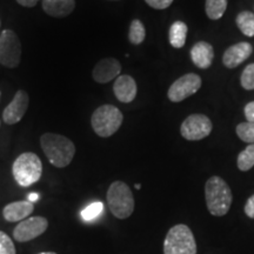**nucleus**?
Masks as SVG:
<instances>
[{"label":"nucleus","instance_id":"nucleus-1","mask_svg":"<svg viewBox=\"0 0 254 254\" xmlns=\"http://www.w3.org/2000/svg\"><path fill=\"white\" fill-rule=\"evenodd\" d=\"M40 145L50 163L58 168L68 166L74 158L75 146L67 136L45 133L41 135Z\"/></svg>","mask_w":254,"mask_h":254},{"label":"nucleus","instance_id":"nucleus-2","mask_svg":"<svg viewBox=\"0 0 254 254\" xmlns=\"http://www.w3.org/2000/svg\"><path fill=\"white\" fill-rule=\"evenodd\" d=\"M205 199L209 213L214 217H222L230 211L233 195L227 183L222 178L214 176L205 184Z\"/></svg>","mask_w":254,"mask_h":254},{"label":"nucleus","instance_id":"nucleus-3","mask_svg":"<svg viewBox=\"0 0 254 254\" xmlns=\"http://www.w3.org/2000/svg\"><path fill=\"white\" fill-rule=\"evenodd\" d=\"M14 180L19 186L28 187L40 180L43 174V164L36 153L25 152L15 159L12 166Z\"/></svg>","mask_w":254,"mask_h":254},{"label":"nucleus","instance_id":"nucleus-4","mask_svg":"<svg viewBox=\"0 0 254 254\" xmlns=\"http://www.w3.org/2000/svg\"><path fill=\"white\" fill-rule=\"evenodd\" d=\"M107 204L110 211L118 219H127L134 211V198L127 184L114 182L107 190Z\"/></svg>","mask_w":254,"mask_h":254},{"label":"nucleus","instance_id":"nucleus-5","mask_svg":"<svg viewBox=\"0 0 254 254\" xmlns=\"http://www.w3.org/2000/svg\"><path fill=\"white\" fill-rule=\"evenodd\" d=\"M123 120V113L118 107L113 105H103L92 114L91 124L92 128L98 135L101 138H109L120 128Z\"/></svg>","mask_w":254,"mask_h":254},{"label":"nucleus","instance_id":"nucleus-6","mask_svg":"<svg viewBox=\"0 0 254 254\" xmlns=\"http://www.w3.org/2000/svg\"><path fill=\"white\" fill-rule=\"evenodd\" d=\"M164 254H196L195 239L189 226L179 224L167 232Z\"/></svg>","mask_w":254,"mask_h":254},{"label":"nucleus","instance_id":"nucleus-7","mask_svg":"<svg viewBox=\"0 0 254 254\" xmlns=\"http://www.w3.org/2000/svg\"><path fill=\"white\" fill-rule=\"evenodd\" d=\"M21 59V44L15 32L5 30L0 34V64L5 67H18Z\"/></svg>","mask_w":254,"mask_h":254},{"label":"nucleus","instance_id":"nucleus-8","mask_svg":"<svg viewBox=\"0 0 254 254\" xmlns=\"http://www.w3.org/2000/svg\"><path fill=\"white\" fill-rule=\"evenodd\" d=\"M212 122L205 114H190L184 120L182 126H180V133H182L183 138L190 141H198L202 140L211 134Z\"/></svg>","mask_w":254,"mask_h":254},{"label":"nucleus","instance_id":"nucleus-9","mask_svg":"<svg viewBox=\"0 0 254 254\" xmlns=\"http://www.w3.org/2000/svg\"><path fill=\"white\" fill-rule=\"evenodd\" d=\"M201 78L195 73L183 75L171 85L167 91V97L172 103H182L186 98L195 94L201 87Z\"/></svg>","mask_w":254,"mask_h":254},{"label":"nucleus","instance_id":"nucleus-10","mask_svg":"<svg viewBox=\"0 0 254 254\" xmlns=\"http://www.w3.org/2000/svg\"><path fill=\"white\" fill-rule=\"evenodd\" d=\"M49 227V221L44 217H31L20 221L13 231V238L18 243H27L40 237Z\"/></svg>","mask_w":254,"mask_h":254},{"label":"nucleus","instance_id":"nucleus-11","mask_svg":"<svg viewBox=\"0 0 254 254\" xmlns=\"http://www.w3.org/2000/svg\"><path fill=\"white\" fill-rule=\"evenodd\" d=\"M28 104H30L28 94L24 90H19L14 94V98L8 104V106L2 112V119H4L5 124L14 125V124L20 122L26 113Z\"/></svg>","mask_w":254,"mask_h":254},{"label":"nucleus","instance_id":"nucleus-12","mask_svg":"<svg viewBox=\"0 0 254 254\" xmlns=\"http://www.w3.org/2000/svg\"><path fill=\"white\" fill-rule=\"evenodd\" d=\"M122 72V64L114 58L101 59L92 71V77L99 84H107L117 79Z\"/></svg>","mask_w":254,"mask_h":254},{"label":"nucleus","instance_id":"nucleus-13","mask_svg":"<svg viewBox=\"0 0 254 254\" xmlns=\"http://www.w3.org/2000/svg\"><path fill=\"white\" fill-rule=\"evenodd\" d=\"M253 52V46L250 43L243 41V43L234 44L225 51L222 56V64L227 68H236L240 64L250 58Z\"/></svg>","mask_w":254,"mask_h":254},{"label":"nucleus","instance_id":"nucleus-14","mask_svg":"<svg viewBox=\"0 0 254 254\" xmlns=\"http://www.w3.org/2000/svg\"><path fill=\"white\" fill-rule=\"evenodd\" d=\"M113 92L114 95L117 97V99L122 101V103H132V101L135 99L136 92H138L136 82L131 75H119V77L116 79V81H114Z\"/></svg>","mask_w":254,"mask_h":254},{"label":"nucleus","instance_id":"nucleus-15","mask_svg":"<svg viewBox=\"0 0 254 254\" xmlns=\"http://www.w3.org/2000/svg\"><path fill=\"white\" fill-rule=\"evenodd\" d=\"M214 58V50L211 44L199 41L190 49V59L196 67L206 69L212 65Z\"/></svg>","mask_w":254,"mask_h":254},{"label":"nucleus","instance_id":"nucleus-16","mask_svg":"<svg viewBox=\"0 0 254 254\" xmlns=\"http://www.w3.org/2000/svg\"><path fill=\"white\" fill-rule=\"evenodd\" d=\"M34 211V205L28 200L25 201H14L7 204L2 209L4 219L8 222H18L27 219L32 212Z\"/></svg>","mask_w":254,"mask_h":254},{"label":"nucleus","instance_id":"nucleus-17","mask_svg":"<svg viewBox=\"0 0 254 254\" xmlns=\"http://www.w3.org/2000/svg\"><path fill=\"white\" fill-rule=\"evenodd\" d=\"M46 14L55 18L67 17L75 7V0H41Z\"/></svg>","mask_w":254,"mask_h":254},{"label":"nucleus","instance_id":"nucleus-18","mask_svg":"<svg viewBox=\"0 0 254 254\" xmlns=\"http://www.w3.org/2000/svg\"><path fill=\"white\" fill-rule=\"evenodd\" d=\"M187 25L184 21H174L168 31V40L174 49H183L187 37Z\"/></svg>","mask_w":254,"mask_h":254},{"label":"nucleus","instance_id":"nucleus-19","mask_svg":"<svg viewBox=\"0 0 254 254\" xmlns=\"http://www.w3.org/2000/svg\"><path fill=\"white\" fill-rule=\"evenodd\" d=\"M236 24L241 33L246 37H254V13L251 11H243L237 15Z\"/></svg>","mask_w":254,"mask_h":254},{"label":"nucleus","instance_id":"nucleus-20","mask_svg":"<svg viewBox=\"0 0 254 254\" xmlns=\"http://www.w3.org/2000/svg\"><path fill=\"white\" fill-rule=\"evenodd\" d=\"M227 8V0H206L205 12L211 20H218Z\"/></svg>","mask_w":254,"mask_h":254},{"label":"nucleus","instance_id":"nucleus-21","mask_svg":"<svg viewBox=\"0 0 254 254\" xmlns=\"http://www.w3.org/2000/svg\"><path fill=\"white\" fill-rule=\"evenodd\" d=\"M238 168L243 172H247L254 166V144H250L238 155Z\"/></svg>","mask_w":254,"mask_h":254},{"label":"nucleus","instance_id":"nucleus-22","mask_svg":"<svg viewBox=\"0 0 254 254\" xmlns=\"http://www.w3.org/2000/svg\"><path fill=\"white\" fill-rule=\"evenodd\" d=\"M145 37L146 30L144 24L139 19L132 20L128 31V40L131 41V44H133V45H140L142 41L145 40Z\"/></svg>","mask_w":254,"mask_h":254},{"label":"nucleus","instance_id":"nucleus-23","mask_svg":"<svg viewBox=\"0 0 254 254\" xmlns=\"http://www.w3.org/2000/svg\"><path fill=\"white\" fill-rule=\"evenodd\" d=\"M236 132L240 140L249 142V144H254V123H241L237 126Z\"/></svg>","mask_w":254,"mask_h":254},{"label":"nucleus","instance_id":"nucleus-24","mask_svg":"<svg viewBox=\"0 0 254 254\" xmlns=\"http://www.w3.org/2000/svg\"><path fill=\"white\" fill-rule=\"evenodd\" d=\"M104 212V204L100 201L92 202L87 206L86 208L82 209L81 212V218L85 221H93L94 219H97L99 215Z\"/></svg>","mask_w":254,"mask_h":254},{"label":"nucleus","instance_id":"nucleus-25","mask_svg":"<svg viewBox=\"0 0 254 254\" xmlns=\"http://www.w3.org/2000/svg\"><path fill=\"white\" fill-rule=\"evenodd\" d=\"M240 84L246 91L254 90V63L247 65L241 73Z\"/></svg>","mask_w":254,"mask_h":254},{"label":"nucleus","instance_id":"nucleus-26","mask_svg":"<svg viewBox=\"0 0 254 254\" xmlns=\"http://www.w3.org/2000/svg\"><path fill=\"white\" fill-rule=\"evenodd\" d=\"M0 254H15L13 241L2 231H0Z\"/></svg>","mask_w":254,"mask_h":254},{"label":"nucleus","instance_id":"nucleus-27","mask_svg":"<svg viewBox=\"0 0 254 254\" xmlns=\"http://www.w3.org/2000/svg\"><path fill=\"white\" fill-rule=\"evenodd\" d=\"M146 4L155 9H165L172 5L173 0H145Z\"/></svg>","mask_w":254,"mask_h":254},{"label":"nucleus","instance_id":"nucleus-28","mask_svg":"<svg viewBox=\"0 0 254 254\" xmlns=\"http://www.w3.org/2000/svg\"><path fill=\"white\" fill-rule=\"evenodd\" d=\"M244 113H245L247 122L254 123V101L246 104L245 109H244Z\"/></svg>","mask_w":254,"mask_h":254},{"label":"nucleus","instance_id":"nucleus-29","mask_svg":"<svg viewBox=\"0 0 254 254\" xmlns=\"http://www.w3.org/2000/svg\"><path fill=\"white\" fill-rule=\"evenodd\" d=\"M245 213L249 218L254 219V194L252 196H250L249 200L246 201L245 204Z\"/></svg>","mask_w":254,"mask_h":254},{"label":"nucleus","instance_id":"nucleus-30","mask_svg":"<svg viewBox=\"0 0 254 254\" xmlns=\"http://www.w3.org/2000/svg\"><path fill=\"white\" fill-rule=\"evenodd\" d=\"M18 4L24 6V7H33V6L37 5L38 1L40 0H17Z\"/></svg>","mask_w":254,"mask_h":254},{"label":"nucleus","instance_id":"nucleus-31","mask_svg":"<svg viewBox=\"0 0 254 254\" xmlns=\"http://www.w3.org/2000/svg\"><path fill=\"white\" fill-rule=\"evenodd\" d=\"M38 199H39V195H38L37 193H30V194H28V198H27L28 201L32 202V204H33L34 201H37Z\"/></svg>","mask_w":254,"mask_h":254},{"label":"nucleus","instance_id":"nucleus-32","mask_svg":"<svg viewBox=\"0 0 254 254\" xmlns=\"http://www.w3.org/2000/svg\"><path fill=\"white\" fill-rule=\"evenodd\" d=\"M39 254H57V253H55V252H41Z\"/></svg>","mask_w":254,"mask_h":254},{"label":"nucleus","instance_id":"nucleus-33","mask_svg":"<svg viewBox=\"0 0 254 254\" xmlns=\"http://www.w3.org/2000/svg\"><path fill=\"white\" fill-rule=\"evenodd\" d=\"M135 189H136V190L140 189V185H139V184H136V185H135Z\"/></svg>","mask_w":254,"mask_h":254}]
</instances>
